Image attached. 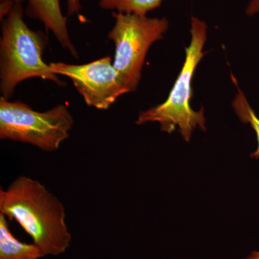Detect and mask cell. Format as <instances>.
I'll list each match as a JSON object with an SVG mask.
<instances>
[{
  "mask_svg": "<svg viewBox=\"0 0 259 259\" xmlns=\"http://www.w3.org/2000/svg\"><path fill=\"white\" fill-rule=\"evenodd\" d=\"M54 74L69 78L88 106L107 110L117 99L129 93L120 81L110 56L82 65L51 63Z\"/></svg>",
  "mask_w": 259,
  "mask_h": 259,
  "instance_id": "8992f818",
  "label": "cell"
},
{
  "mask_svg": "<svg viewBox=\"0 0 259 259\" xmlns=\"http://www.w3.org/2000/svg\"><path fill=\"white\" fill-rule=\"evenodd\" d=\"M0 213L15 220L44 256L62 254L69 247L72 236L64 204L38 181L20 176L1 189Z\"/></svg>",
  "mask_w": 259,
  "mask_h": 259,
  "instance_id": "6da1fadb",
  "label": "cell"
},
{
  "mask_svg": "<svg viewBox=\"0 0 259 259\" xmlns=\"http://www.w3.org/2000/svg\"><path fill=\"white\" fill-rule=\"evenodd\" d=\"M115 19L109 38L115 42L113 66L120 81L128 90H137L143 66L150 47L161 40L168 29L166 18H148L112 12Z\"/></svg>",
  "mask_w": 259,
  "mask_h": 259,
  "instance_id": "5b68a950",
  "label": "cell"
},
{
  "mask_svg": "<svg viewBox=\"0 0 259 259\" xmlns=\"http://www.w3.org/2000/svg\"><path fill=\"white\" fill-rule=\"evenodd\" d=\"M42 256L36 244L18 241L12 234L6 216L0 213V259H39Z\"/></svg>",
  "mask_w": 259,
  "mask_h": 259,
  "instance_id": "ba28073f",
  "label": "cell"
},
{
  "mask_svg": "<svg viewBox=\"0 0 259 259\" xmlns=\"http://www.w3.org/2000/svg\"><path fill=\"white\" fill-rule=\"evenodd\" d=\"M24 0H1L2 3H4V2H12V3H22Z\"/></svg>",
  "mask_w": 259,
  "mask_h": 259,
  "instance_id": "5bb4252c",
  "label": "cell"
},
{
  "mask_svg": "<svg viewBox=\"0 0 259 259\" xmlns=\"http://www.w3.org/2000/svg\"><path fill=\"white\" fill-rule=\"evenodd\" d=\"M26 13L29 18L42 22L46 29L52 32L61 47L67 49L76 59L79 58L70 39L66 18L61 12L59 0H28Z\"/></svg>",
  "mask_w": 259,
  "mask_h": 259,
  "instance_id": "52a82bcc",
  "label": "cell"
},
{
  "mask_svg": "<svg viewBox=\"0 0 259 259\" xmlns=\"http://www.w3.org/2000/svg\"><path fill=\"white\" fill-rule=\"evenodd\" d=\"M245 259H259V251H253L248 258Z\"/></svg>",
  "mask_w": 259,
  "mask_h": 259,
  "instance_id": "4fadbf2b",
  "label": "cell"
},
{
  "mask_svg": "<svg viewBox=\"0 0 259 259\" xmlns=\"http://www.w3.org/2000/svg\"><path fill=\"white\" fill-rule=\"evenodd\" d=\"M190 33V45L185 48V63L166 101L140 112L136 122L139 125L158 122L161 131L169 134L178 127L179 132L187 142L190 141L194 130L206 131L204 108L194 111L190 106V100L193 95L192 83L194 72L206 54L203 49L207 40V24L192 16Z\"/></svg>",
  "mask_w": 259,
  "mask_h": 259,
  "instance_id": "3957f363",
  "label": "cell"
},
{
  "mask_svg": "<svg viewBox=\"0 0 259 259\" xmlns=\"http://www.w3.org/2000/svg\"><path fill=\"white\" fill-rule=\"evenodd\" d=\"M81 10L80 0H67V13L68 16H73L78 14Z\"/></svg>",
  "mask_w": 259,
  "mask_h": 259,
  "instance_id": "8fae6325",
  "label": "cell"
},
{
  "mask_svg": "<svg viewBox=\"0 0 259 259\" xmlns=\"http://www.w3.org/2000/svg\"><path fill=\"white\" fill-rule=\"evenodd\" d=\"M245 13L248 16L259 14V0H251L245 10Z\"/></svg>",
  "mask_w": 259,
  "mask_h": 259,
  "instance_id": "7c38bea8",
  "label": "cell"
},
{
  "mask_svg": "<svg viewBox=\"0 0 259 259\" xmlns=\"http://www.w3.org/2000/svg\"><path fill=\"white\" fill-rule=\"evenodd\" d=\"M237 88H238V92L232 105H233V110L236 112V115L239 117L241 122L250 124L252 128L254 130L255 134H256L258 147L255 152L250 154V156L252 158H259V118L255 115L253 109L250 106L244 93L240 90L238 87Z\"/></svg>",
  "mask_w": 259,
  "mask_h": 259,
  "instance_id": "30bf717a",
  "label": "cell"
},
{
  "mask_svg": "<svg viewBox=\"0 0 259 259\" xmlns=\"http://www.w3.org/2000/svg\"><path fill=\"white\" fill-rule=\"evenodd\" d=\"M163 0H100V8L103 10L117 11L125 14L146 16L149 12L157 9Z\"/></svg>",
  "mask_w": 259,
  "mask_h": 259,
  "instance_id": "9c48e42d",
  "label": "cell"
},
{
  "mask_svg": "<svg viewBox=\"0 0 259 259\" xmlns=\"http://www.w3.org/2000/svg\"><path fill=\"white\" fill-rule=\"evenodd\" d=\"M74 118L64 105L45 112L35 111L23 102L0 98V139L11 140L55 151L69 137Z\"/></svg>",
  "mask_w": 259,
  "mask_h": 259,
  "instance_id": "277c9868",
  "label": "cell"
},
{
  "mask_svg": "<svg viewBox=\"0 0 259 259\" xmlns=\"http://www.w3.org/2000/svg\"><path fill=\"white\" fill-rule=\"evenodd\" d=\"M0 40V93L9 100L15 88L24 80L39 77L64 87L50 65L42 59L47 37L28 28L23 20L22 3H15L2 20Z\"/></svg>",
  "mask_w": 259,
  "mask_h": 259,
  "instance_id": "7a4b0ae2",
  "label": "cell"
}]
</instances>
